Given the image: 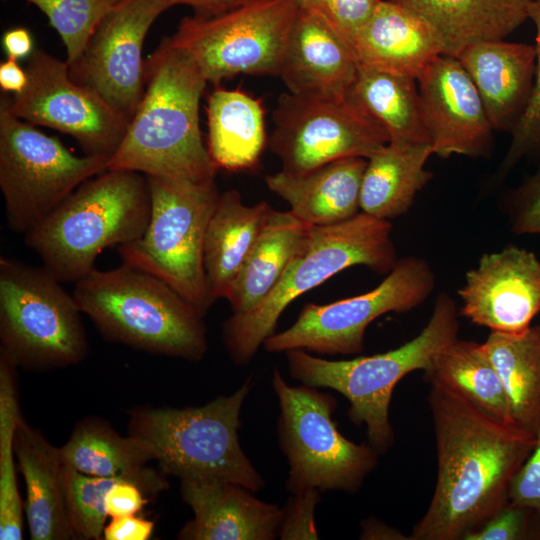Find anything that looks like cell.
<instances>
[{"label": "cell", "mask_w": 540, "mask_h": 540, "mask_svg": "<svg viewBox=\"0 0 540 540\" xmlns=\"http://www.w3.org/2000/svg\"><path fill=\"white\" fill-rule=\"evenodd\" d=\"M16 363L0 350V539L21 540L23 504L17 484L14 440L21 420Z\"/></svg>", "instance_id": "cell-34"}, {"label": "cell", "mask_w": 540, "mask_h": 540, "mask_svg": "<svg viewBox=\"0 0 540 540\" xmlns=\"http://www.w3.org/2000/svg\"><path fill=\"white\" fill-rule=\"evenodd\" d=\"M28 83L12 100L2 99L15 117L72 136L87 156L111 158L130 120L93 89L75 82L69 65L37 49L26 66Z\"/></svg>", "instance_id": "cell-15"}, {"label": "cell", "mask_w": 540, "mask_h": 540, "mask_svg": "<svg viewBox=\"0 0 540 540\" xmlns=\"http://www.w3.org/2000/svg\"><path fill=\"white\" fill-rule=\"evenodd\" d=\"M508 215L512 233L540 235V168L512 192Z\"/></svg>", "instance_id": "cell-40"}, {"label": "cell", "mask_w": 540, "mask_h": 540, "mask_svg": "<svg viewBox=\"0 0 540 540\" xmlns=\"http://www.w3.org/2000/svg\"><path fill=\"white\" fill-rule=\"evenodd\" d=\"M60 451L67 466L85 475L131 476L167 484L161 474L146 466L153 456L141 441L130 435L122 437L99 421L79 424Z\"/></svg>", "instance_id": "cell-33"}, {"label": "cell", "mask_w": 540, "mask_h": 540, "mask_svg": "<svg viewBox=\"0 0 540 540\" xmlns=\"http://www.w3.org/2000/svg\"><path fill=\"white\" fill-rule=\"evenodd\" d=\"M460 315L491 332L518 334L540 312V260L508 245L483 254L458 290Z\"/></svg>", "instance_id": "cell-17"}, {"label": "cell", "mask_w": 540, "mask_h": 540, "mask_svg": "<svg viewBox=\"0 0 540 540\" xmlns=\"http://www.w3.org/2000/svg\"><path fill=\"white\" fill-rule=\"evenodd\" d=\"M14 450L26 487L24 509L30 538L75 539L67 503L66 465L60 448L21 418Z\"/></svg>", "instance_id": "cell-23"}, {"label": "cell", "mask_w": 540, "mask_h": 540, "mask_svg": "<svg viewBox=\"0 0 540 540\" xmlns=\"http://www.w3.org/2000/svg\"><path fill=\"white\" fill-rule=\"evenodd\" d=\"M109 158L75 156L56 137L0 105V188L9 228L26 234L88 179L107 170Z\"/></svg>", "instance_id": "cell-11"}, {"label": "cell", "mask_w": 540, "mask_h": 540, "mask_svg": "<svg viewBox=\"0 0 540 540\" xmlns=\"http://www.w3.org/2000/svg\"><path fill=\"white\" fill-rule=\"evenodd\" d=\"M250 379L229 396L186 408H141L130 416L129 435L141 441L163 474L225 480L257 492L264 480L238 439L240 412Z\"/></svg>", "instance_id": "cell-7"}, {"label": "cell", "mask_w": 540, "mask_h": 540, "mask_svg": "<svg viewBox=\"0 0 540 540\" xmlns=\"http://www.w3.org/2000/svg\"><path fill=\"white\" fill-rule=\"evenodd\" d=\"M506 391L515 425L540 428V325L518 334L490 332L482 343Z\"/></svg>", "instance_id": "cell-32"}, {"label": "cell", "mask_w": 540, "mask_h": 540, "mask_svg": "<svg viewBox=\"0 0 540 540\" xmlns=\"http://www.w3.org/2000/svg\"><path fill=\"white\" fill-rule=\"evenodd\" d=\"M319 500V490L315 488H306L292 493L283 509L280 538L283 540L318 539L314 512Z\"/></svg>", "instance_id": "cell-41"}, {"label": "cell", "mask_w": 540, "mask_h": 540, "mask_svg": "<svg viewBox=\"0 0 540 540\" xmlns=\"http://www.w3.org/2000/svg\"><path fill=\"white\" fill-rule=\"evenodd\" d=\"M150 215L147 176L106 170L76 188L24 241L59 281L76 283L105 248L140 238Z\"/></svg>", "instance_id": "cell-3"}, {"label": "cell", "mask_w": 540, "mask_h": 540, "mask_svg": "<svg viewBox=\"0 0 540 540\" xmlns=\"http://www.w3.org/2000/svg\"><path fill=\"white\" fill-rule=\"evenodd\" d=\"M272 385L280 406L279 443L290 467L287 489L357 492L376 467L379 453L341 434L332 419V395L305 384L290 386L277 368Z\"/></svg>", "instance_id": "cell-10"}, {"label": "cell", "mask_w": 540, "mask_h": 540, "mask_svg": "<svg viewBox=\"0 0 540 540\" xmlns=\"http://www.w3.org/2000/svg\"><path fill=\"white\" fill-rule=\"evenodd\" d=\"M262 101L244 91L216 86L208 97V152L218 168H255L266 144Z\"/></svg>", "instance_id": "cell-27"}, {"label": "cell", "mask_w": 540, "mask_h": 540, "mask_svg": "<svg viewBox=\"0 0 540 540\" xmlns=\"http://www.w3.org/2000/svg\"><path fill=\"white\" fill-rule=\"evenodd\" d=\"M153 529V521L135 515H127L111 518V521L104 528L103 538L105 540H147Z\"/></svg>", "instance_id": "cell-44"}, {"label": "cell", "mask_w": 540, "mask_h": 540, "mask_svg": "<svg viewBox=\"0 0 540 540\" xmlns=\"http://www.w3.org/2000/svg\"><path fill=\"white\" fill-rule=\"evenodd\" d=\"M61 283L44 266L1 256V349L17 366L63 367L85 358L82 312Z\"/></svg>", "instance_id": "cell-8"}, {"label": "cell", "mask_w": 540, "mask_h": 540, "mask_svg": "<svg viewBox=\"0 0 540 540\" xmlns=\"http://www.w3.org/2000/svg\"><path fill=\"white\" fill-rule=\"evenodd\" d=\"M170 7L163 0H118L80 57L69 65L70 77L131 120L145 91L144 39Z\"/></svg>", "instance_id": "cell-16"}, {"label": "cell", "mask_w": 540, "mask_h": 540, "mask_svg": "<svg viewBox=\"0 0 540 540\" xmlns=\"http://www.w3.org/2000/svg\"><path fill=\"white\" fill-rule=\"evenodd\" d=\"M424 19L457 57L482 41L504 39L529 19L531 0H393Z\"/></svg>", "instance_id": "cell-26"}, {"label": "cell", "mask_w": 540, "mask_h": 540, "mask_svg": "<svg viewBox=\"0 0 540 540\" xmlns=\"http://www.w3.org/2000/svg\"><path fill=\"white\" fill-rule=\"evenodd\" d=\"M3 48L10 59L20 60L33 52V39L30 31L24 27L7 30L2 38Z\"/></svg>", "instance_id": "cell-45"}, {"label": "cell", "mask_w": 540, "mask_h": 540, "mask_svg": "<svg viewBox=\"0 0 540 540\" xmlns=\"http://www.w3.org/2000/svg\"><path fill=\"white\" fill-rule=\"evenodd\" d=\"M147 179L149 224L140 238L118 246L121 259L166 282L204 316L212 305L203 264L204 236L220 193L215 182Z\"/></svg>", "instance_id": "cell-9"}, {"label": "cell", "mask_w": 540, "mask_h": 540, "mask_svg": "<svg viewBox=\"0 0 540 540\" xmlns=\"http://www.w3.org/2000/svg\"><path fill=\"white\" fill-rule=\"evenodd\" d=\"M38 7L59 34L66 62L73 64L92 34L118 0H24Z\"/></svg>", "instance_id": "cell-36"}, {"label": "cell", "mask_w": 540, "mask_h": 540, "mask_svg": "<svg viewBox=\"0 0 540 540\" xmlns=\"http://www.w3.org/2000/svg\"><path fill=\"white\" fill-rule=\"evenodd\" d=\"M424 372L431 385L457 395L497 420L515 425L501 378L482 343L456 338L435 355Z\"/></svg>", "instance_id": "cell-29"}, {"label": "cell", "mask_w": 540, "mask_h": 540, "mask_svg": "<svg viewBox=\"0 0 540 540\" xmlns=\"http://www.w3.org/2000/svg\"><path fill=\"white\" fill-rule=\"evenodd\" d=\"M416 82L358 65L347 97L385 130L389 143L430 144Z\"/></svg>", "instance_id": "cell-30"}, {"label": "cell", "mask_w": 540, "mask_h": 540, "mask_svg": "<svg viewBox=\"0 0 540 540\" xmlns=\"http://www.w3.org/2000/svg\"><path fill=\"white\" fill-rule=\"evenodd\" d=\"M435 284V274L425 259L400 258L384 280L366 293L323 305L306 304L288 329L264 341V348L272 353L292 349L324 355L359 353L371 322L386 313L417 308Z\"/></svg>", "instance_id": "cell-13"}, {"label": "cell", "mask_w": 540, "mask_h": 540, "mask_svg": "<svg viewBox=\"0 0 540 540\" xmlns=\"http://www.w3.org/2000/svg\"><path fill=\"white\" fill-rule=\"evenodd\" d=\"M361 538L409 540V536H405L398 530L390 528L384 523L377 520H366L362 524Z\"/></svg>", "instance_id": "cell-48"}, {"label": "cell", "mask_w": 540, "mask_h": 540, "mask_svg": "<svg viewBox=\"0 0 540 540\" xmlns=\"http://www.w3.org/2000/svg\"><path fill=\"white\" fill-rule=\"evenodd\" d=\"M456 58L473 81L492 128L512 131L532 93L534 45L504 39L482 41L468 46Z\"/></svg>", "instance_id": "cell-21"}, {"label": "cell", "mask_w": 540, "mask_h": 540, "mask_svg": "<svg viewBox=\"0 0 540 540\" xmlns=\"http://www.w3.org/2000/svg\"><path fill=\"white\" fill-rule=\"evenodd\" d=\"M174 5H186L197 14H217L260 0H163Z\"/></svg>", "instance_id": "cell-47"}, {"label": "cell", "mask_w": 540, "mask_h": 540, "mask_svg": "<svg viewBox=\"0 0 540 540\" xmlns=\"http://www.w3.org/2000/svg\"><path fill=\"white\" fill-rule=\"evenodd\" d=\"M366 164V158H343L302 173L281 170L266 176L265 182L305 223L332 225L361 212L360 192Z\"/></svg>", "instance_id": "cell-24"}, {"label": "cell", "mask_w": 540, "mask_h": 540, "mask_svg": "<svg viewBox=\"0 0 540 540\" xmlns=\"http://www.w3.org/2000/svg\"><path fill=\"white\" fill-rule=\"evenodd\" d=\"M540 539V519L531 509L508 502L464 540Z\"/></svg>", "instance_id": "cell-39"}, {"label": "cell", "mask_w": 540, "mask_h": 540, "mask_svg": "<svg viewBox=\"0 0 540 540\" xmlns=\"http://www.w3.org/2000/svg\"><path fill=\"white\" fill-rule=\"evenodd\" d=\"M508 499L531 509L540 519V428L532 452L511 481Z\"/></svg>", "instance_id": "cell-42"}, {"label": "cell", "mask_w": 540, "mask_h": 540, "mask_svg": "<svg viewBox=\"0 0 540 540\" xmlns=\"http://www.w3.org/2000/svg\"><path fill=\"white\" fill-rule=\"evenodd\" d=\"M272 211L265 201L245 205L237 190L220 194L207 223L203 244V264L212 304L226 297Z\"/></svg>", "instance_id": "cell-25"}, {"label": "cell", "mask_w": 540, "mask_h": 540, "mask_svg": "<svg viewBox=\"0 0 540 540\" xmlns=\"http://www.w3.org/2000/svg\"><path fill=\"white\" fill-rule=\"evenodd\" d=\"M437 478L409 540H464L508 502L511 481L536 435L497 420L457 395L431 385Z\"/></svg>", "instance_id": "cell-1"}, {"label": "cell", "mask_w": 540, "mask_h": 540, "mask_svg": "<svg viewBox=\"0 0 540 540\" xmlns=\"http://www.w3.org/2000/svg\"><path fill=\"white\" fill-rule=\"evenodd\" d=\"M357 70L353 48L319 17L298 8L279 73L288 91L347 97Z\"/></svg>", "instance_id": "cell-20"}, {"label": "cell", "mask_w": 540, "mask_h": 540, "mask_svg": "<svg viewBox=\"0 0 540 540\" xmlns=\"http://www.w3.org/2000/svg\"><path fill=\"white\" fill-rule=\"evenodd\" d=\"M121 477L125 476H89L66 465L68 511L76 539H100L108 517L104 504L105 495L112 484ZM131 478L145 485L153 496L168 488V484Z\"/></svg>", "instance_id": "cell-35"}, {"label": "cell", "mask_w": 540, "mask_h": 540, "mask_svg": "<svg viewBox=\"0 0 540 540\" xmlns=\"http://www.w3.org/2000/svg\"><path fill=\"white\" fill-rule=\"evenodd\" d=\"M528 14L536 28L535 77L526 109L511 131V143L500 167L502 175L512 170L522 158L540 148V0L530 1Z\"/></svg>", "instance_id": "cell-37"}, {"label": "cell", "mask_w": 540, "mask_h": 540, "mask_svg": "<svg viewBox=\"0 0 540 540\" xmlns=\"http://www.w3.org/2000/svg\"><path fill=\"white\" fill-rule=\"evenodd\" d=\"M28 76L17 60L8 58L0 64V87L4 92L20 94L26 88Z\"/></svg>", "instance_id": "cell-46"}, {"label": "cell", "mask_w": 540, "mask_h": 540, "mask_svg": "<svg viewBox=\"0 0 540 540\" xmlns=\"http://www.w3.org/2000/svg\"><path fill=\"white\" fill-rule=\"evenodd\" d=\"M353 50L358 65L418 80L440 55L443 42L421 17L393 0H381L358 33Z\"/></svg>", "instance_id": "cell-22"}, {"label": "cell", "mask_w": 540, "mask_h": 540, "mask_svg": "<svg viewBox=\"0 0 540 540\" xmlns=\"http://www.w3.org/2000/svg\"><path fill=\"white\" fill-rule=\"evenodd\" d=\"M273 121L270 148L289 173L343 158L368 159L389 143L385 130L348 97L283 93Z\"/></svg>", "instance_id": "cell-14"}, {"label": "cell", "mask_w": 540, "mask_h": 540, "mask_svg": "<svg viewBox=\"0 0 540 540\" xmlns=\"http://www.w3.org/2000/svg\"><path fill=\"white\" fill-rule=\"evenodd\" d=\"M180 492L194 517L181 529L186 540H272L279 535L283 509L225 480L182 479Z\"/></svg>", "instance_id": "cell-19"}, {"label": "cell", "mask_w": 540, "mask_h": 540, "mask_svg": "<svg viewBox=\"0 0 540 540\" xmlns=\"http://www.w3.org/2000/svg\"><path fill=\"white\" fill-rule=\"evenodd\" d=\"M297 12L294 0H260L184 17L169 38L215 87L238 74L279 76Z\"/></svg>", "instance_id": "cell-12"}, {"label": "cell", "mask_w": 540, "mask_h": 540, "mask_svg": "<svg viewBox=\"0 0 540 540\" xmlns=\"http://www.w3.org/2000/svg\"><path fill=\"white\" fill-rule=\"evenodd\" d=\"M398 260L389 220L359 212L340 223L311 226L265 299L247 312L232 313L224 323L223 339L230 356L237 364L248 363L275 333L288 305L335 274L362 265L387 275Z\"/></svg>", "instance_id": "cell-4"}, {"label": "cell", "mask_w": 540, "mask_h": 540, "mask_svg": "<svg viewBox=\"0 0 540 540\" xmlns=\"http://www.w3.org/2000/svg\"><path fill=\"white\" fill-rule=\"evenodd\" d=\"M431 155L430 144L388 143L369 157L361 183V212L384 220L405 214L432 178L425 169Z\"/></svg>", "instance_id": "cell-28"}, {"label": "cell", "mask_w": 540, "mask_h": 540, "mask_svg": "<svg viewBox=\"0 0 540 540\" xmlns=\"http://www.w3.org/2000/svg\"><path fill=\"white\" fill-rule=\"evenodd\" d=\"M433 154L487 156L493 131L470 76L452 56L440 55L417 80Z\"/></svg>", "instance_id": "cell-18"}, {"label": "cell", "mask_w": 540, "mask_h": 540, "mask_svg": "<svg viewBox=\"0 0 540 540\" xmlns=\"http://www.w3.org/2000/svg\"><path fill=\"white\" fill-rule=\"evenodd\" d=\"M207 80L169 37L145 61V91L107 170L176 183L215 182L218 167L204 144L199 104Z\"/></svg>", "instance_id": "cell-2"}, {"label": "cell", "mask_w": 540, "mask_h": 540, "mask_svg": "<svg viewBox=\"0 0 540 540\" xmlns=\"http://www.w3.org/2000/svg\"><path fill=\"white\" fill-rule=\"evenodd\" d=\"M310 227L290 210L273 209L225 297L232 313L247 312L265 299L281 279Z\"/></svg>", "instance_id": "cell-31"}, {"label": "cell", "mask_w": 540, "mask_h": 540, "mask_svg": "<svg viewBox=\"0 0 540 540\" xmlns=\"http://www.w3.org/2000/svg\"><path fill=\"white\" fill-rule=\"evenodd\" d=\"M459 315L453 298L442 292L425 327L400 347L338 361L292 349L286 352L289 373L305 385L342 394L350 403L349 419L364 425L369 445L383 453L394 442L389 406L395 386L407 374L425 370L441 349L458 338Z\"/></svg>", "instance_id": "cell-6"}, {"label": "cell", "mask_w": 540, "mask_h": 540, "mask_svg": "<svg viewBox=\"0 0 540 540\" xmlns=\"http://www.w3.org/2000/svg\"><path fill=\"white\" fill-rule=\"evenodd\" d=\"M72 294L107 339L189 361L206 353L204 316L150 273L124 263L109 270L94 268L75 283Z\"/></svg>", "instance_id": "cell-5"}, {"label": "cell", "mask_w": 540, "mask_h": 540, "mask_svg": "<svg viewBox=\"0 0 540 540\" xmlns=\"http://www.w3.org/2000/svg\"><path fill=\"white\" fill-rule=\"evenodd\" d=\"M298 8L324 21L352 48L381 0H294Z\"/></svg>", "instance_id": "cell-38"}, {"label": "cell", "mask_w": 540, "mask_h": 540, "mask_svg": "<svg viewBox=\"0 0 540 540\" xmlns=\"http://www.w3.org/2000/svg\"><path fill=\"white\" fill-rule=\"evenodd\" d=\"M154 497L138 480L121 477L108 489L105 495V510L108 517L116 518L136 515Z\"/></svg>", "instance_id": "cell-43"}]
</instances>
